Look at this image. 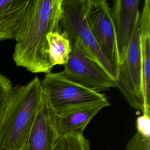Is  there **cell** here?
Masks as SVG:
<instances>
[{
  "label": "cell",
  "instance_id": "cell-12",
  "mask_svg": "<svg viewBox=\"0 0 150 150\" xmlns=\"http://www.w3.org/2000/svg\"><path fill=\"white\" fill-rule=\"evenodd\" d=\"M30 0H0V42L15 40Z\"/></svg>",
  "mask_w": 150,
  "mask_h": 150
},
{
  "label": "cell",
  "instance_id": "cell-5",
  "mask_svg": "<svg viewBox=\"0 0 150 150\" xmlns=\"http://www.w3.org/2000/svg\"><path fill=\"white\" fill-rule=\"evenodd\" d=\"M140 12L136 17L131 31L124 60L118 69L115 81L128 103L134 108L143 111L142 63L139 42Z\"/></svg>",
  "mask_w": 150,
  "mask_h": 150
},
{
  "label": "cell",
  "instance_id": "cell-7",
  "mask_svg": "<svg viewBox=\"0 0 150 150\" xmlns=\"http://www.w3.org/2000/svg\"><path fill=\"white\" fill-rule=\"evenodd\" d=\"M71 50L62 71L70 80L97 92L116 87V83L105 70L89 58L79 45L69 39Z\"/></svg>",
  "mask_w": 150,
  "mask_h": 150
},
{
  "label": "cell",
  "instance_id": "cell-17",
  "mask_svg": "<svg viewBox=\"0 0 150 150\" xmlns=\"http://www.w3.org/2000/svg\"><path fill=\"white\" fill-rule=\"evenodd\" d=\"M137 132L141 134L150 136V115L142 114L136 120Z\"/></svg>",
  "mask_w": 150,
  "mask_h": 150
},
{
  "label": "cell",
  "instance_id": "cell-3",
  "mask_svg": "<svg viewBox=\"0 0 150 150\" xmlns=\"http://www.w3.org/2000/svg\"><path fill=\"white\" fill-rule=\"evenodd\" d=\"M40 81L43 95L56 114L108 101L105 95L70 80L62 71L47 73Z\"/></svg>",
  "mask_w": 150,
  "mask_h": 150
},
{
  "label": "cell",
  "instance_id": "cell-2",
  "mask_svg": "<svg viewBox=\"0 0 150 150\" xmlns=\"http://www.w3.org/2000/svg\"><path fill=\"white\" fill-rule=\"evenodd\" d=\"M40 80L13 86L0 116V150H19L26 142L43 98Z\"/></svg>",
  "mask_w": 150,
  "mask_h": 150
},
{
  "label": "cell",
  "instance_id": "cell-10",
  "mask_svg": "<svg viewBox=\"0 0 150 150\" xmlns=\"http://www.w3.org/2000/svg\"><path fill=\"white\" fill-rule=\"evenodd\" d=\"M139 42L142 63V114L150 115V1L145 0L139 20Z\"/></svg>",
  "mask_w": 150,
  "mask_h": 150
},
{
  "label": "cell",
  "instance_id": "cell-9",
  "mask_svg": "<svg viewBox=\"0 0 150 150\" xmlns=\"http://www.w3.org/2000/svg\"><path fill=\"white\" fill-rule=\"evenodd\" d=\"M140 0H115L113 2L111 14L114 23L120 64L124 60L129 36L139 12Z\"/></svg>",
  "mask_w": 150,
  "mask_h": 150
},
{
  "label": "cell",
  "instance_id": "cell-13",
  "mask_svg": "<svg viewBox=\"0 0 150 150\" xmlns=\"http://www.w3.org/2000/svg\"><path fill=\"white\" fill-rule=\"evenodd\" d=\"M48 57L53 66L64 65L69 59L71 47L69 39L63 32L56 31L47 35Z\"/></svg>",
  "mask_w": 150,
  "mask_h": 150
},
{
  "label": "cell",
  "instance_id": "cell-1",
  "mask_svg": "<svg viewBox=\"0 0 150 150\" xmlns=\"http://www.w3.org/2000/svg\"><path fill=\"white\" fill-rule=\"evenodd\" d=\"M63 0H30L15 40L12 59L33 73L51 72L47 35L60 31Z\"/></svg>",
  "mask_w": 150,
  "mask_h": 150
},
{
  "label": "cell",
  "instance_id": "cell-18",
  "mask_svg": "<svg viewBox=\"0 0 150 150\" xmlns=\"http://www.w3.org/2000/svg\"><path fill=\"white\" fill-rule=\"evenodd\" d=\"M107 150H111V149H108Z\"/></svg>",
  "mask_w": 150,
  "mask_h": 150
},
{
  "label": "cell",
  "instance_id": "cell-4",
  "mask_svg": "<svg viewBox=\"0 0 150 150\" xmlns=\"http://www.w3.org/2000/svg\"><path fill=\"white\" fill-rule=\"evenodd\" d=\"M85 6L86 0H63L60 30L75 40L86 54L103 67L115 82L118 71L99 49L87 25Z\"/></svg>",
  "mask_w": 150,
  "mask_h": 150
},
{
  "label": "cell",
  "instance_id": "cell-14",
  "mask_svg": "<svg viewBox=\"0 0 150 150\" xmlns=\"http://www.w3.org/2000/svg\"><path fill=\"white\" fill-rule=\"evenodd\" d=\"M53 150H91L90 142L83 132L77 131L59 136Z\"/></svg>",
  "mask_w": 150,
  "mask_h": 150
},
{
  "label": "cell",
  "instance_id": "cell-8",
  "mask_svg": "<svg viewBox=\"0 0 150 150\" xmlns=\"http://www.w3.org/2000/svg\"><path fill=\"white\" fill-rule=\"evenodd\" d=\"M59 137L55 112L43 93L28 139L19 150H53Z\"/></svg>",
  "mask_w": 150,
  "mask_h": 150
},
{
  "label": "cell",
  "instance_id": "cell-6",
  "mask_svg": "<svg viewBox=\"0 0 150 150\" xmlns=\"http://www.w3.org/2000/svg\"><path fill=\"white\" fill-rule=\"evenodd\" d=\"M85 16L99 49L118 71L120 59L114 23L108 2L86 0Z\"/></svg>",
  "mask_w": 150,
  "mask_h": 150
},
{
  "label": "cell",
  "instance_id": "cell-15",
  "mask_svg": "<svg viewBox=\"0 0 150 150\" xmlns=\"http://www.w3.org/2000/svg\"><path fill=\"white\" fill-rule=\"evenodd\" d=\"M13 87L11 79L0 73V116L8 101Z\"/></svg>",
  "mask_w": 150,
  "mask_h": 150
},
{
  "label": "cell",
  "instance_id": "cell-11",
  "mask_svg": "<svg viewBox=\"0 0 150 150\" xmlns=\"http://www.w3.org/2000/svg\"><path fill=\"white\" fill-rule=\"evenodd\" d=\"M110 105V101H106L84 105L60 114H55V122L59 135L77 131L83 132L91 120L103 108Z\"/></svg>",
  "mask_w": 150,
  "mask_h": 150
},
{
  "label": "cell",
  "instance_id": "cell-16",
  "mask_svg": "<svg viewBox=\"0 0 150 150\" xmlns=\"http://www.w3.org/2000/svg\"><path fill=\"white\" fill-rule=\"evenodd\" d=\"M125 150H150V136H146L137 131L128 142Z\"/></svg>",
  "mask_w": 150,
  "mask_h": 150
}]
</instances>
